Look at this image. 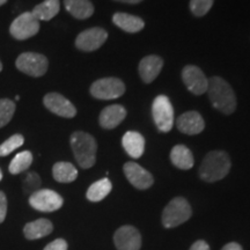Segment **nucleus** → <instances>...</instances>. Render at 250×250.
Here are the masks:
<instances>
[{"mask_svg":"<svg viewBox=\"0 0 250 250\" xmlns=\"http://www.w3.org/2000/svg\"><path fill=\"white\" fill-rule=\"evenodd\" d=\"M182 79L184 85L195 95H202L208 92V79L199 67L195 65H188L182 71Z\"/></svg>","mask_w":250,"mask_h":250,"instance_id":"nucleus-11","label":"nucleus"},{"mask_svg":"<svg viewBox=\"0 0 250 250\" xmlns=\"http://www.w3.org/2000/svg\"><path fill=\"white\" fill-rule=\"evenodd\" d=\"M71 147L74 158L83 169L93 167L96 161V151L98 144L93 136L89 133L77 131L71 136Z\"/></svg>","mask_w":250,"mask_h":250,"instance_id":"nucleus-3","label":"nucleus"},{"mask_svg":"<svg viewBox=\"0 0 250 250\" xmlns=\"http://www.w3.org/2000/svg\"><path fill=\"white\" fill-rule=\"evenodd\" d=\"M208 98L212 105L223 114L229 115L236 109V96L229 83L220 77L208 79Z\"/></svg>","mask_w":250,"mask_h":250,"instance_id":"nucleus-1","label":"nucleus"},{"mask_svg":"<svg viewBox=\"0 0 250 250\" xmlns=\"http://www.w3.org/2000/svg\"><path fill=\"white\" fill-rule=\"evenodd\" d=\"M190 250H210V247H208V245L205 241L199 240V241L193 243Z\"/></svg>","mask_w":250,"mask_h":250,"instance_id":"nucleus-33","label":"nucleus"},{"mask_svg":"<svg viewBox=\"0 0 250 250\" xmlns=\"http://www.w3.org/2000/svg\"><path fill=\"white\" fill-rule=\"evenodd\" d=\"M162 66H164V61L160 57L154 55L147 56L139 62V76L146 83H152L160 74Z\"/></svg>","mask_w":250,"mask_h":250,"instance_id":"nucleus-17","label":"nucleus"},{"mask_svg":"<svg viewBox=\"0 0 250 250\" xmlns=\"http://www.w3.org/2000/svg\"><path fill=\"white\" fill-rule=\"evenodd\" d=\"M170 160L179 169L188 170L193 167V155L191 151L184 145L174 146L170 152Z\"/></svg>","mask_w":250,"mask_h":250,"instance_id":"nucleus-22","label":"nucleus"},{"mask_svg":"<svg viewBox=\"0 0 250 250\" xmlns=\"http://www.w3.org/2000/svg\"><path fill=\"white\" fill-rule=\"evenodd\" d=\"M230 166V159L226 152L212 151L206 154L199 168V176L205 182H217L227 176Z\"/></svg>","mask_w":250,"mask_h":250,"instance_id":"nucleus-2","label":"nucleus"},{"mask_svg":"<svg viewBox=\"0 0 250 250\" xmlns=\"http://www.w3.org/2000/svg\"><path fill=\"white\" fill-rule=\"evenodd\" d=\"M7 214V198L2 191H0V224H2Z\"/></svg>","mask_w":250,"mask_h":250,"instance_id":"nucleus-31","label":"nucleus"},{"mask_svg":"<svg viewBox=\"0 0 250 250\" xmlns=\"http://www.w3.org/2000/svg\"><path fill=\"white\" fill-rule=\"evenodd\" d=\"M7 2V0H0V6H2L4 4H6Z\"/></svg>","mask_w":250,"mask_h":250,"instance_id":"nucleus-36","label":"nucleus"},{"mask_svg":"<svg viewBox=\"0 0 250 250\" xmlns=\"http://www.w3.org/2000/svg\"><path fill=\"white\" fill-rule=\"evenodd\" d=\"M54 230V225L48 219H37L28 223L23 228V234L28 240H39L48 236Z\"/></svg>","mask_w":250,"mask_h":250,"instance_id":"nucleus-19","label":"nucleus"},{"mask_svg":"<svg viewBox=\"0 0 250 250\" xmlns=\"http://www.w3.org/2000/svg\"><path fill=\"white\" fill-rule=\"evenodd\" d=\"M214 0H190V9L196 17H203L210 11Z\"/></svg>","mask_w":250,"mask_h":250,"instance_id":"nucleus-29","label":"nucleus"},{"mask_svg":"<svg viewBox=\"0 0 250 250\" xmlns=\"http://www.w3.org/2000/svg\"><path fill=\"white\" fill-rule=\"evenodd\" d=\"M15 103L9 99H0V129L7 125L13 118Z\"/></svg>","mask_w":250,"mask_h":250,"instance_id":"nucleus-27","label":"nucleus"},{"mask_svg":"<svg viewBox=\"0 0 250 250\" xmlns=\"http://www.w3.org/2000/svg\"><path fill=\"white\" fill-rule=\"evenodd\" d=\"M44 250H67V242L64 239H57L50 242Z\"/></svg>","mask_w":250,"mask_h":250,"instance_id":"nucleus-32","label":"nucleus"},{"mask_svg":"<svg viewBox=\"0 0 250 250\" xmlns=\"http://www.w3.org/2000/svg\"><path fill=\"white\" fill-rule=\"evenodd\" d=\"M122 145L125 152L129 154L131 158L138 159L144 154L145 149V139L137 131H127L122 138Z\"/></svg>","mask_w":250,"mask_h":250,"instance_id":"nucleus-18","label":"nucleus"},{"mask_svg":"<svg viewBox=\"0 0 250 250\" xmlns=\"http://www.w3.org/2000/svg\"><path fill=\"white\" fill-rule=\"evenodd\" d=\"M112 22L122 30L130 34L138 33L145 27V22L142 19L127 13H115L112 17Z\"/></svg>","mask_w":250,"mask_h":250,"instance_id":"nucleus-20","label":"nucleus"},{"mask_svg":"<svg viewBox=\"0 0 250 250\" xmlns=\"http://www.w3.org/2000/svg\"><path fill=\"white\" fill-rule=\"evenodd\" d=\"M108 39V33L102 28L95 27L86 29L78 35L76 39V46L81 51H95L104 44Z\"/></svg>","mask_w":250,"mask_h":250,"instance_id":"nucleus-10","label":"nucleus"},{"mask_svg":"<svg viewBox=\"0 0 250 250\" xmlns=\"http://www.w3.org/2000/svg\"><path fill=\"white\" fill-rule=\"evenodd\" d=\"M114 242L118 250H139L142 235L136 227L122 226L115 233Z\"/></svg>","mask_w":250,"mask_h":250,"instance_id":"nucleus-13","label":"nucleus"},{"mask_svg":"<svg viewBox=\"0 0 250 250\" xmlns=\"http://www.w3.org/2000/svg\"><path fill=\"white\" fill-rule=\"evenodd\" d=\"M177 129L182 133L193 136L201 133L205 127V122L202 115L197 111H188L181 115L176 122Z\"/></svg>","mask_w":250,"mask_h":250,"instance_id":"nucleus-15","label":"nucleus"},{"mask_svg":"<svg viewBox=\"0 0 250 250\" xmlns=\"http://www.w3.org/2000/svg\"><path fill=\"white\" fill-rule=\"evenodd\" d=\"M123 170L127 181L139 190L148 189L154 182L151 173L136 162H126L124 165Z\"/></svg>","mask_w":250,"mask_h":250,"instance_id":"nucleus-14","label":"nucleus"},{"mask_svg":"<svg viewBox=\"0 0 250 250\" xmlns=\"http://www.w3.org/2000/svg\"><path fill=\"white\" fill-rule=\"evenodd\" d=\"M45 108L61 117L72 118L77 115V108L65 96L58 93H49L43 99Z\"/></svg>","mask_w":250,"mask_h":250,"instance_id":"nucleus-12","label":"nucleus"},{"mask_svg":"<svg viewBox=\"0 0 250 250\" xmlns=\"http://www.w3.org/2000/svg\"><path fill=\"white\" fill-rule=\"evenodd\" d=\"M52 175L59 183H71L77 180L78 170L70 162H57L52 167Z\"/></svg>","mask_w":250,"mask_h":250,"instance_id":"nucleus-24","label":"nucleus"},{"mask_svg":"<svg viewBox=\"0 0 250 250\" xmlns=\"http://www.w3.org/2000/svg\"><path fill=\"white\" fill-rule=\"evenodd\" d=\"M64 5L68 13L79 20L88 19L94 13V6L89 0H64Z\"/></svg>","mask_w":250,"mask_h":250,"instance_id":"nucleus-21","label":"nucleus"},{"mask_svg":"<svg viewBox=\"0 0 250 250\" xmlns=\"http://www.w3.org/2000/svg\"><path fill=\"white\" fill-rule=\"evenodd\" d=\"M1 70H2V64H1V62H0V72H1Z\"/></svg>","mask_w":250,"mask_h":250,"instance_id":"nucleus-38","label":"nucleus"},{"mask_svg":"<svg viewBox=\"0 0 250 250\" xmlns=\"http://www.w3.org/2000/svg\"><path fill=\"white\" fill-rule=\"evenodd\" d=\"M112 189V184L109 179H102L96 181L95 183H93L92 186L88 188L87 190L86 197L89 202L93 203H98L101 202L102 199H104L109 193H110Z\"/></svg>","mask_w":250,"mask_h":250,"instance_id":"nucleus-25","label":"nucleus"},{"mask_svg":"<svg viewBox=\"0 0 250 250\" xmlns=\"http://www.w3.org/2000/svg\"><path fill=\"white\" fill-rule=\"evenodd\" d=\"M116 1L124 2V4H139L143 0H116Z\"/></svg>","mask_w":250,"mask_h":250,"instance_id":"nucleus-35","label":"nucleus"},{"mask_svg":"<svg viewBox=\"0 0 250 250\" xmlns=\"http://www.w3.org/2000/svg\"><path fill=\"white\" fill-rule=\"evenodd\" d=\"M126 117V110L123 105L112 104L105 107L100 114V125L103 129L111 130L118 126Z\"/></svg>","mask_w":250,"mask_h":250,"instance_id":"nucleus-16","label":"nucleus"},{"mask_svg":"<svg viewBox=\"0 0 250 250\" xmlns=\"http://www.w3.org/2000/svg\"><path fill=\"white\" fill-rule=\"evenodd\" d=\"M2 180V171H1V169H0V181Z\"/></svg>","mask_w":250,"mask_h":250,"instance_id":"nucleus-37","label":"nucleus"},{"mask_svg":"<svg viewBox=\"0 0 250 250\" xmlns=\"http://www.w3.org/2000/svg\"><path fill=\"white\" fill-rule=\"evenodd\" d=\"M59 9H61L59 0H44L34 7L31 14L39 21H49L59 13Z\"/></svg>","mask_w":250,"mask_h":250,"instance_id":"nucleus-23","label":"nucleus"},{"mask_svg":"<svg viewBox=\"0 0 250 250\" xmlns=\"http://www.w3.org/2000/svg\"><path fill=\"white\" fill-rule=\"evenodd\" d=\"M40 30V21L31 14V12H24L15 19L9 27V34L15 40H28L35 36Z\"/></svg>","mask_w":250,"mask_h":250,"instance_id":"nucleus-9","label":"nucleus"},{"mask_svg":"<svg viewBox=\"0 0 250 250\" xmlns=\"http://www.w3.org/2000/svg\"><path fill=\"white\" fill-rule=\"evenodd\" d=\"M125 93L124 83L118 78H103L90 86V94L99 100H114Z\"/></svg>","mask_w":250,"mask_h":250,"instance_id":"nucleus-7","label":"nucleus"},{"mask_svg":"<svg viewBox=\"0 0 250 250\" xmlns=\"http://www.w3.org/2000/svg\"><path fill=\"white\" fill-rule=\"evenodd\" d=\"M23 136H21V134H13V136L9 137L7 140H5L0 145V156H7L8 154H11L15 149L21 147L23 145Z\"/></svg>","mask_w":250,"mask_h":250,"instance_id":"nucleus-28","label":"nucleus"},{"mask_svg":"<svg viewBox=\"0 0 250 250\" xmlns=\"http://www.w3.org/2000/svg\"><path fill=\"white\" fill-rule=\"evenodd\" d=\"M15 66L19 71L30 77H42L48 71L49 62L44 55L36 52H24L17 58Z\"/></svg>","mask_w":250,"mask_h":250,"instance_id":"nucleus-6","label":"nucleus"},{"mask_svg":"<svg viewBox=\"0 0 250 250\" xmlns=\"http://www.w3.org/2000/svg\"><path fill=\"white\" fill-rule=\"evenodd\" d=\"M154 123L161 132H169L174 126V108L166 95L156 96L152 104Z\"/></svg>","mask_w":250,"mask_h":250,"instance_id":"nucleus-5","label":"nucleus"},{"mask_svg":"<svg viewBox=\"0 0 250 250\" xmlns=\"http://www.w3.org/2000/svg\"><path fill=\"white\" fill-rule=\"evenodd\" d=\"M41 177L35 171L28 173L27 176L23 180V191L26 193H34L41 188Z\"/></svg>","mask_w":250,"mask_h":250,"instance_id":"nucleus-30","label":"nucleus"},{"mask_svg":"<svg viewBox=\"0 0 250 250\" xmlns=\"http://www.w3.org/2000/svg\"><path fill=\"white\" fill-rule=\"evenodd\" d=\"M64 199L54 190L40 189L31 193L29 197V204L33 208L40 212H55L62 206Z\"/></svg>","mask_w":250,"mask_h":250,"instance_id":"nucleus-8","label":"nucleus"},{"mask_svg":"<svg viewBox=\"0 0 250 250\" xmlns=\"http://www.w3.org/2000/svg\"><path fill=\"white\" fill-rule=\"evenodd\" d=\"M221 250H243V249H242V247L239 245V243L230 242V243H227V245L225 246Z\"/></svg>","mask_w":250,"mask_h":250,"instance_id":"nucleus-34","label":"nucleus"},{"mask_svg":"<svg viewBox=\"0 0 250 250\" xmlns=\"http://www.w3.org/2000/svg\"><path fill=\"white\" fill-rule=\"evenodd\" d=\"M191 206L186 198L176 197L171 199L162 213V224L166 228H174L188 221L191 217Z\"/></svg>","mask_w":250,"mask_h":250,"instance_id":"nucleus-4","label":"nucleus"},{"mask_svg":"<svg viewBox=\"0 0 250 250\" xmlns=\"http://www.w3.org/2000/svg\"><path fill=\"white\" fill-rule=\"evenodd\" d=\"M31 162H33V154H31V152L23 151L18 153L13 158V160L11 161V164H9V173L12 175L23 173V171H26L30 167Z\"/></svg>","mask_w":250,"mask_h":250,"instance_id":"nucleus-26","label":"nucleus"}]
</instances>
